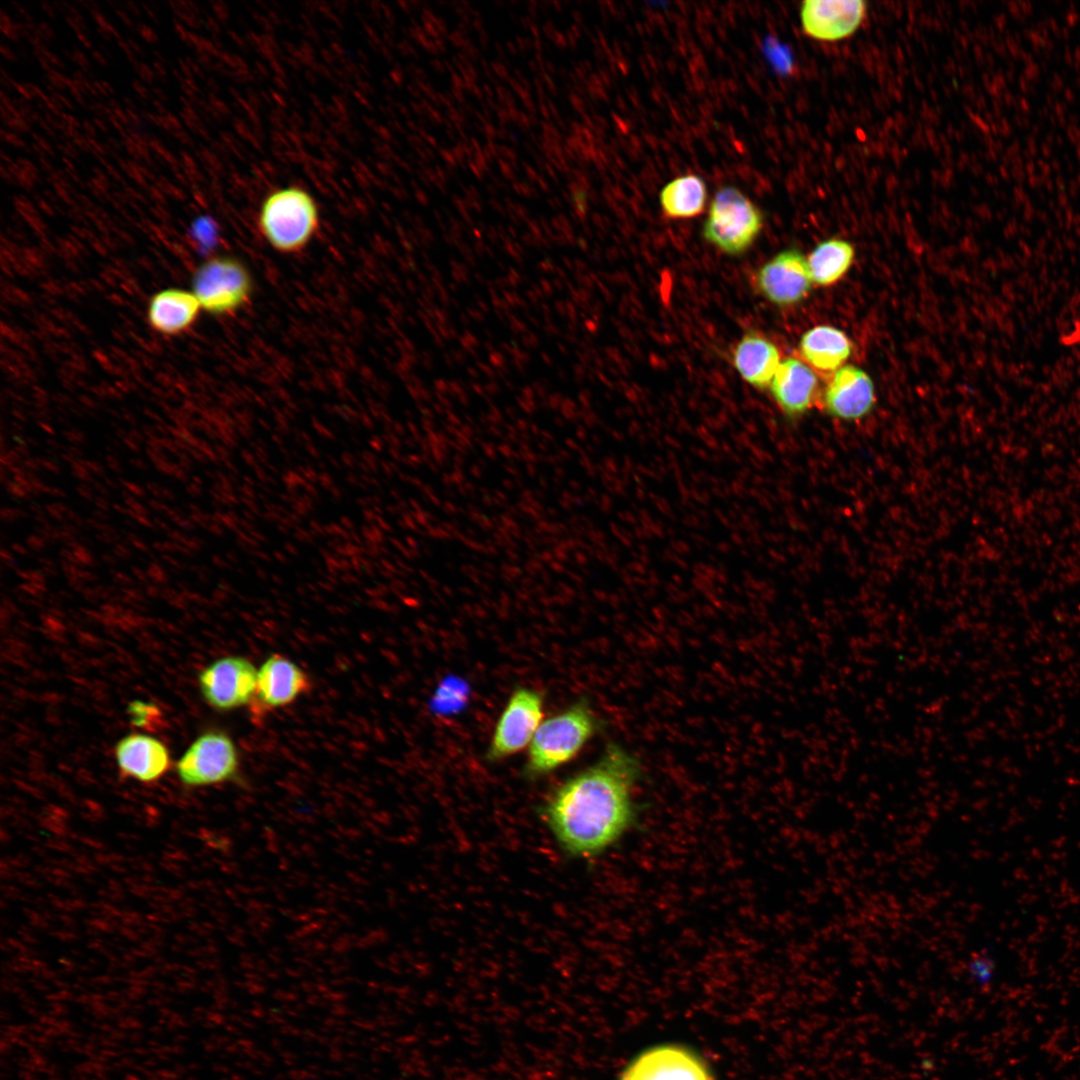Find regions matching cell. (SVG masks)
<instances>
[{
    "label": "cell",
    "instance_id": "obj_5",
    "mask_svg": "<svg viewBox=\"0 0 1080 1080\" xmlns=\"http://www.w3.org/2000/svg\"><path fill=\"white\" fill-rule=\"evenodd\" d=\"M191 291L203 311L217 317L231 316L250 302L254 281L241 260L229 255H215L196 268Z\"/></svg>",
    "mask_w": 1080,
    "mask_h": 1080
},
{
    "label": "cell",
    "instance_id": "obj_14",
    "mask_svg": "<svg viewBox=\"0 0 1080 1080\" xmlns=\"http://www.w3.org/2000/svg\"><path fill=\"white\" fill-rule=\"evenodd\" d=\"M114 754L120 774L144 783L158 781L169 770L168 748L159 739L130 733L115 745Z\"/></svg>",
    "mask_w": 1080,
    "mask_h": 1080
},
{
    "label": "cell",
    "instance_id": "obj_22",
    "mask_svg": "<svg viewBox=\"0 0 1080 1080\" xmlns=\"http://www.w3.org/2000/svg\"><path fill=\"white\" fill-rule=\"evenodd\" d=\"M217 225L208 215L195 218L190 225L191 236L201 245H210L217 239Z\"/></svg>",
    "mask_w": 1080,
    "mask_h": 1080
},
{
    "label": "cell",
    "instance_id": "obj_4",
    "mask_svg": "<svg viewBox=\"0 0 1080 1080\" xmlns=\"http://www.w3.org/2000/svg\"><path fill=\"white\" fill-rule=\"evenodd\" d=\"M763 227L759 208L738 188L718 189L703 226L704 238L728 255H740L754 243Z\"/></svg>",
    "mask_w": 1080,
    "mask_h": 1080
},
{
    "label": "cell",
    "instance_id": "obj_17",
    "mask_svg": "<svg viewBox=\"0 0 1080 1080\" xmlns=\"http://www.w3.org/2000/svg\"><path fill=\"white\" fill-rule=\"evenodd\" d=\"M733 363L740 376L758 389L770 387L780 365L778 348L756 331L743 335L733 352Z\"/></svg>",
    "mask_w": 1080,
    "mask_h": 1080
},
{
    "label": "cell",
    "instance_id": "obj_13",
    "mask_svg": "<svg viewBox=\"0 0 1080 1080\" xmlns=\"http://www.w3.org/2000/svg\"><path fill=\"white\" fill-rule=\"evenodd\" d=\"M874 402L875 390L871 378L853 365H845L835 371L823 393L825 410L843 420H855L867 415Z\"/></svg>",
    "mask_w": 1080,
    "mask_h": 1080
},
{
    "label": "cell",
    "instance_id": "obj_9",
    "mask_svg": "<svg viewBox=\"0 0 1080 1080\" xmlns=\"http://www.w3.org/2000/svg\"><path fill=\"white\" fill-rule=\"evenodd\" d=\"M311 687L309 675L296 662L273 653L258 668L251 711L258 717L286 707L309 692Z\"/></svg>",
    "mask_w": 1080,
    "mask_h": 1080
},
{
    "label": "cell",
    "instance_id": "obj_20",
    "mask_svg": "<svg viewBox=\"0 0 1080 1080\" xmlns=\"http://www.w3.org/2000/svg\"><path fill=\"white\" fill-rule=\"evenodd\" d=\"M854 259L853 246L842 239L821 242L810 253L807 264L813 283L830 286L849 270Z\"/></svg>",
    "mask_w": 1080,
    "mask_h": 1080
},
{
    "label": "cell",
    "instance_id": "obj_3",
    "mask_svg": "<svg viewBox=\"0 0 1080 1080\" xmlns=\"http://www.w3.org/2000/svg\"><path fill=\"white\" fill-rule=\"evenodd\" d=\"M257 227L275 251L286 255L297 254L309 245L319 230L318 204L300 186L275 189L260 204Z\"/></svg>",
    "mask_w": 1080,
    "mask_h": 1080
},
{
    "label": "cell",
    "instance_id": "obj_15",
    "mask_svg": "<svg viewBox=\"0 0 1080 1080\" xmlns=\"http://www.w3.org/2000/svg\"><path fill=\"white\" fill-rule=\"evenodd\" d=\"M818 387L814 370L802 360L788 357L780 363L769 388L782 412L794 418L812 407Z\"/></svg>",
    "mask_w": 1080,
    "mask_h": 1080
},
{
    "label": "cell",
    "instance_id": "obj_2",
    "mask_svg": "<svg viewBox=\"0 0 1080 1080\" xmlns=\"http://www.w3.org/2000/svg\"><path fill=\"white\" fill-rule=\"evenodd\" d=\"M601 728L587 698H580L540 724L530 745L523 775L538 779L572 761Z\"/></svg>",
    "mask_w": 1080,
    "mask_h": 1080
},
{
    "label": "cell",
    "instance_id": "obj_18",
    "mask_svg": "<svg viewBox=\"0 0 1080 1080\" xmlns=\"http://www.w3.org/2000/svg\"><path fill=\"white\" fill-rule=\"evenodd\" d=\"M852 351L847 335L832 326H816L805 332L799 343L802 361L813 370L831 373L843 367Z\"/></svg>",
    "mask_w": 1080,
    "mask_h": 1080
},
{
    "label": "cell",
    "instance_id": "obj_12",
    "mask_svg": "<svg viewBox=\"0 0 1080 1080\" xmlns=\"http://www.w3.org/2000/svg\"><path fill=\"white\" fill-rule=\"evenodd\" d=\"M620 1080H712L703 1062L674 1045L649 1049L637 1057Z\"/></svg>",
    "mask_w": 1080,
    "mask_h": 1080
},
{
    "label": "cell",
    "instance_id": "obj_10",
    "mask_svg": "<svg viewBox=\"0 0 1080 1080\" xmlns=\"http://www.w3.org/2000/svg\"><path fill=\"white\" fill-rule=\"evenodd\" d=\"M812 283L807 260L795 249L781 251L760 267L754 276L758 292L777 306L800 302L807 296Z\"/></svg>",
    "mask_w": 1080,
    "mask_h": 1080
},
{
    "label": "cell",
    "instance_id": "obj_7",
    "mask_svg": "<svg viewBox=\"0 0 1080 1080\" xmlns=\"http://www.w3.org/2000/svg\"><path fill=\"white\" fill-rule=\"evenodd\" d=\"M543 706L541 692L527 687L516 688L498 717L485 760L497 762L530 745L542 723Z\"/></svg>",
    "mask_w": 1080,
    "mask_h": 1080
},
{
    "label": "cell",
    "instance_id": "obj_21",
    "mask_svg": "<svg viewBox=\"0 0 1080 1080\" xmlns=\"http://www.w3.org/2000/svg\"><path fill=\"white\" fill-rule=\"evenodd\" d=\"M128 714L132 724L138 727L149 726L160 719V710L157 706L140 700L129 703Z\"/></svg>",
    "mask_w": 1080,
    "mask_h": 1080
},
{
    "label": "cell",
    "instance_id": "obj_19",
    "mask_svg": "<svg viewBox=\"0 0 1080 1080\" xmlns=\"http://www.w3.org/2000/svg\"><path fill=\"white\" fill-rule=\"evenodd\" d=\"M660 206L669 219H689L702 214L707 200L704 180L687 174L670 181L660 193Z\"/></svg>",
    "mask_w": 1080,
    "mask_h": 1080
},
{
    "label": "cell",
    "instance_id": "obj_11",
    "mask_svg": "<svg viewBox=\"0 0 1080 1080\" xmlns=\"http://www.w3.org/2000/svg\"><path fill=\"white\" fill-rule=\"evenodd\" d=\"M866 15L867 2L861 0H806L800 9L804 34L824 42L852 36Z\"/></svg>",
    "mask_w": 1080,
    "mask_h": 1080
},
{
    "label": "cell",
    "instance_id": "obj_16",
    "mask_svg": "<svg viewBox=\"0 0 1080 1080\" xmlns=\"http://www.w3.org/2000/svg\"><path fill=\"white\" fill-rule=\"evenodd\" d=\"M201 305L192 291L166 288L149 299L146 318L149 326L164 336H178L197 321Z\"/></svg>",
    "mask_w": 1080,
    "mask_h": 1080
},
{
    "label": "cell",
    "instance_id": "obj_23",
    "mask_svg": "<svg viewBox=\"0 0 1080 1080\" xmlns=\"http://www.w3.org/2000/svg\"><path fill=\"white\" fill-rule=\"evenodd\" d=\"M764 51L769 61L778 72L782 74L791 72L792 59L788 49L784 48L777 41L769 39L765 42Z\"/></svg>",
    "mask_w": 1080,
    "mask_h": 1080
},
{
    "label": "cell",
    "instance_id": "obj_24",
    "mask_svg": "<svg viewBox=\"0 0 1080 1080\" xmlns=\"http://www.w3.org/2000/svg\"><path fill=\"white\" fill-rule=\"evenodd\" d=\"M970 971L978 982H987L993 971L991 960L985 956H976L971 963Z\"/></svg>",
    "mask_w": 1080,
    "mask_h": 1080
},
{
    "label": "cell",
    "instance_id": "obj_8",
    "mask_svg": "<svg viewBox=\"0 0 1080 1080\" xmlns=\"http://www.w3.org/2000/svg\"><path fill=\"white\" fill-rule=\"evenodd\" d=\"M258 668L246 657L230 655L216 659L198 675L205 702L217 711L250 706L255 695Z\"/></svg>",
    "mask_w": 1080,
    "mask_h": 1080
},
{
    "label": "cell",
    "instance_id": "obj_6",
    "mask_svg": "<svg viewBox=\"0 0 1080 1080\" xmlns=\"http://www.w3.org/2000/svg\"><path fill=\"white\" fill-rule=\"evenodd\" d=\"M185 787H207L235 781L240 774V757L234 740L225 731L201 733L176 764Z\"/></svg>",
    "mask_w": 1080,
    "mask_h": 1080
},
{
    "label": "cell",
    "instance_id": "obj_1",
    "mask_svg": "<svg viewBox=\"0 0 1080 1080\" xmlns=\"http://www.w3.org/2000/svg\"><path fill=\"white\" fill-rule=\"evenodd\" d=\"M641 775L634 754L608 743L595 762L557 786L540 816L561 850L590 858L619 841L636 822L634 788Z\"/></svg>",
    "mask_w": 1080,
    "mask_h": 1080
}]
</instances>
